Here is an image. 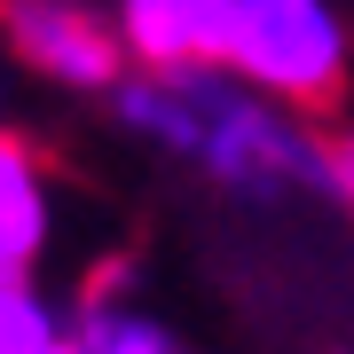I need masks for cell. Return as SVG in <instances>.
Listing matches in <instances>:
<instances>
[{
  "label": "cell",
  "mask_w": 354,
  "mask_h": 354,
  "mask_svg": "<svg viewBox=\"0 0 354 354\" xmlns=\"http://www.w3.org/2000/svg\"><path fill=\"white\" fill-rule=\"evenodd\" d=\"M39 252H48V174H39L32 142L0 127V268L24 276Z\"/></svg>",
  "instance_id": "cell-4"
},
{
  "label": "cell",
  "mask_w": 354,
  "mask_h": 354,
  "mask_svg": "<svg viewBox=\"0 0 354 354\" xmlns=\"http://www.w3.org/2000/svg\"><path fill=\"white\" fill-rule=\"evenodd\" d=\"M64 330L71 323L32 291V276H8V268H0V354H55Z\"/></svg>",
  "instance_id": "cell-6"
},
{
  "label": "cell",
  "mask_w": 354,
  "mask_h": 354,
  "mask_svg": "<svg viewBox=\"0 0 354 354\" xmlns=\"http://www.w3.org/2000/svg\"><path fill=\"white\" fill-rule=\"evenodd\" d=\"M0 32L39 79L79 87V95H111L134 64L118 16L87 8V0H0Z\"/></svg>",
  "instance_id": "cell-2"
},
{
  "label": "cell",
  "mask_w": 354,
  "mask_h": 354,
  "mask_svg": "<svg viewBox=\"0 0 354 354\" xmlns=\"http://www.w3.org/2000/svg\"><path fill=\"white\" fill-rule=\"evenodd\" d=\"M346 16L330 0H244L228 71L291 111H330L346 95Z\"/></svg>",
  "instance_id": "cell-1"
},
{
  "label": "cell",
  "mask_w": 354,
  "mask_h": 354,
  "mask_svg": "<svg viewBox=\"0 0 354 354\" xmlns=\"http://www.w3.org/2000/svg\"><path fill=\"white\" fill-rule=\"evenodd\" d=\"M55 354H87V346H79V339H64V346H55Z\"/></svg>",
  "instance_id": "cell-7"
},
{
  "label": "cell",
  "mask_w": 354,
  "mask_h": 354,
  "mask_svg": "<svg viewBox=\"0 0 354 354\" xmlns=\"http://www.w3.org/2000/svg\"><path fill=\"white\" fill-rule=\"evenodd\" d=\"M71 339L87 354H181L174 330L127 299V276H95L87 283V299L71 307Z\"/></svg>",
  "instance_id": "cell-5"
},
{
  "label": "cell",
  "mask_w": 354,
  "mask_h": 354,
  "mask_svg": "<svg viewBox=\"0 0 354 354\" xmlns=\"http://www.w3.org/2000/svg\"><path fill=\"white\" fill-rule=\"evenodd\" d=\"M244 0H118V32L142 71H205L228 64Z\"/></svg>",
  "instance_id": "cell-3"
}]
</instances>
